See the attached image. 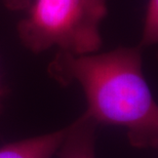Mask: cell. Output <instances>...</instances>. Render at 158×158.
Listing matches in <instances>:
<instances>
[{"instance_id": "obj_1", "label": "cell", "mask_w": 158, "mask_h": 158, "mask_svg": "<svg viewBox=\"0 0 158 158\" xmlns=\"http://www.w3.org/2000/svg\"><path fill=\"white\" fill-rule=\"evenodd\" d=\"M47 73L63 86L80 85L87 103L83 114L97 124L124 127L129 143L138 149L157 147L158 107L139 46L86 55L58 52Z\"/></svg>"}, {"instance_id": "obj_2", "label": "cell", "mask_w": 158, "mask_h": 158, "mask_svg": "<svg viewBox=\"0 0 158 158\" xmlns=\"http://www.w3.org/2000/svg\"><path fill=\"white\" fill-rule=\"evenodd\" d=\"M17 25L21 43L33 53L56 47L71 55L98 52L107 0H32Z\"/></svg>"}, {"instance_id": "obj_3", "label": "cell", "mask_w": 158, "mask_h": 158, "mask_svg": "<svg viewBox=\"0 0 158 158\" xmlns=\"http://www.w3.org/2000/svg\"><path fill=\"white\" fill-rule=\"evenodd\" d=\"M98 124L82 114L70 125L58 149L60 158H97L96 129Z\"/></svg>"}, {"instance_id": "obj_4", "label": "cell", "mask_w": 158, "mask_h": 158, "mask_svg": "<svg viewBox=\"0 0 158 158\" xmlns=\"http://www.w3.org/2000/svg\"><path fill=\"white\" fill-rule=\"evenodd\" d=\"M66 132L60 131L25 139L0 147V158H52Z\"/></svg>"}, {"instance_id": "obj_5", "label": "cell", "mask_w": 158, "mask_h": 158, "mask_svg": "<svg viewBox=\"0 0 158 158\" xmlns=\"http://www.w3.org/2000/svg\"><path fill=\"white\" fill-rule=\"evenodd\" d=\"M158 41V0H148L139 47H149Z\"/></svg>"}, {"instance_id": "obj_6", "label": "cell", "mask_w": 158, "mask_h": 158, "mask_svg": "<svg viewBox=\"0 0 158 158\" xmlns=\"http://www.w3.org/2000/svg\"><path fill=\"white\" fill-rule=\"evenodd\" d=\"M32 0H2L6 9L11 11L27 10Z\"/></svg>"}, {"instance_id": "obj_7", "label": "cell", "mask_w": 158, "mask_h": 158, "mask_svg": "<svg viewBox=\"0 0 158 158\" xmlns=\"http://www.w3.org/2000/svg\"><path fill=\"white\" fill-rule=\"evenodd\" d=\"M0 94H1V89H0Z\"/></svg>"}]
</instances>
